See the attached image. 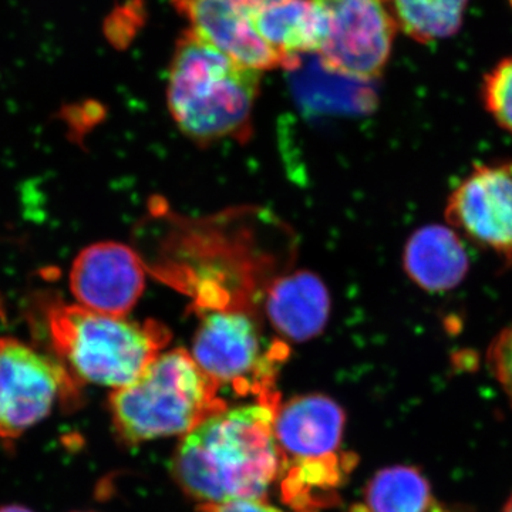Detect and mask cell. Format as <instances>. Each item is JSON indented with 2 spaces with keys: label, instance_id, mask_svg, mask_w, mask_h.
<instances>
[{
  "label": "cell",
  "instance_id": "6da1fadb",
  "mask_svg": "<svg viewBox=\"0 0 512 512\" xmlns=\"http://www.w3.org/2000/svg\"><path fill=\"white\" fill-rule=\"evenodd\" d=\"M279 406L227 407L185 434L171 464L181 490L198 505L264 500L281 468L274 431Z\"/></svg>",
  "mask_w": 512,
  "mask_h": 512
},
{
  "label": "cell",
  "instance_id": "7a4b0ae2",
  "mask_svg": "<svg viewBox=\"0 0 512 512\" xmlns=\"http://www.w3.org/2000/svg\"><path fill=\"white\" fill-rule=\"evenodd\" d=\"M261 72L242 66L190 29L175 45L167 100L185 136L198 143L241 137L251 126Z\"/></svg>",
  "mask_w": 512,
  "mask_h": 512
},
{
  "label": "cell",
  "instance_id": "3957f363",
  "mask_svg": "<svg viewBox=\"0 0 512 512\" xmlns=\"http://www.w3.org/2000/svg\"><path fill=\"white\" fill-rule=\"evenodd\" d=\"M346 416L323 394L293 397L276 410L274 431L282 501L293 512H319L338 503V491L356 467L343 448Z\"/></svg>",
  "mask_w": 512,
  "mask_h": 512
},
{
  "label": "cell",
  "instance_id": "277c9868",
  "mask_svg": "<svg viewBox=\"0 0 512 512\" xmlns=\"http://www.w3.org/2000/svg\"><path fill=\"white\" fill-rule=\"evenodd\" d=\"M109 407L117 437L137 446L185 436L228 404L191 353L178 348L161 353L136 382L114 390Z\"/></svg>",
  "mask_w": 512,
  "mask_h": 512
},
{
  "label": "cell",
  "instance_id": "5b68a950",
  "mask_svg": "<svg viewBox=\"0 0 512 512\" xmlns=\"http://www.w3.org/2000/svg\"><path fill=\"white\" fill-rule=\"evenodd\" d=\"M50 343L77 382L111 387L136 382L161 355L170 332L156 320L133 322L55 302L46 312Z\"/></svg>",
  "mask_w": 512,
  "mask_h": 512
},
{
  "label": "cell",
  "instance_id": "8992f818",
  "mask_svg": "<svg viewBox=\"0 0 512 512\" xmlns=\"http://www.w3.org/2000/svg\"><path fill=\"white\" fill-rule=\"evenodd\" d=\"M191 355L220 389L228 386L255 402L281 404L275 380L288 349L281 343L265 346L261 330L245 313L217 311L204 316Z\"/></svg>",
  "mask_w": 512,
  "mask_h": 512
},
{
  "label": "cell",
  "instance_id": "52a82bcc",
  "mask_svg": "<svg viewBox=\"0 0 512 512\" xmlns=\"http://www.w3.org/2000/svg\"><path fill=\"white\" fill-rule=\"evenodd\" d=\"M325 25L318 52L330 73L359 82L382 76L397 23L386 0H312Z\"/></svg>",
  "mask_w": 512,
  "mask_h": 512
},
{
  "label": "cell",
  "instance_id": "ba28073f",
  "mask_svg": "<svg viewBox=\"0 0 512 512\" xmlns=\"http://www.w3.org/2000/svg\"><path fill=\"white\" fill-rule=\"evenodd\" d=\"M79 384L52 357L18 339L0 338V439H19L57 402L79 399Z\"/></svg>",
  "mask_w": 512,
  "mask_h": 512
},
{
  "label": "cell",
  "instance_id": "9c48e42d",
  "mask_svg": "<svg viewBox=\"0 0 512 512\" xmlns=\"http://www.w3.org/2000/svg\"><path fill=\"white\" fill-rule=\"evenodd\" d=\"M446 220L512 264V163L477 164L448 197Z\"/></svg>",
  "mask_w": 512,
  "mask_h": 512
},
{
  "label": "cell",
  "instance_id": "30bf717a",
  "mask_svg": "<svg viewBox=\"0 0 512 512\" xmlns=\"http://www.w3.org/2000/svg\"><path fill=\"white\" fill-rule=\"evenodd\" d=\"M69 284L77 305L124 318L143 295L146 271L140 256L127 245L97 242L76 256Z\"/></svg>",
  "mask_w": 512,
  "mask_h": 512
},
{
  "label": "cell",
  "instance_id": "8fae6325",
  "mask_svg": "<svg viewBox=\"0 0 512 512\" xmlns=\"http://www.w3.org/2000/svg\"><path fill=\"white\" fill-rule=\"evenodd\" d=\"M190 30L242 66L256 72L289 67L256 32L249 0H173Z\"/></svg>",
  "mask_w": 512,
  "mask_h": 512
},
{
  "label": "cell",
  "instance_id": "7c38bea8",
  "mask_svg": "<svg viewBox=\"0 0 512 512\" xmlns=\"http://www.w3.org/2000/svg\"><path fill=\"white\" fill-rule=\"evenodd\" d=\"M403 266L413 284L424 291L446 292L466 279L470 259L456 229L427 225L407 241Z\"/></svg>",
  "mask_w": 512,
  "mask_h": 512
},
{
  "label": "cell",
  "instance_id": "4fadbf2b",
  "mask_svg": "<svg viewBox=\"0 0 512 512\" xmlns=\"http://www.w3.org/2000/svg\"><path fill=\"white\" fill-rule=\"evenodd\" d=\"M266 313L276 332L292 342L316 338L329 320L330 296L319 276L296 272L269 289Z\"/></svg>",
  "mask_w": 512,
  "mask_h": 512
},
{
  "label": "cell",
  "instance_id": "5bb4252c",
  "mask_svg": "<svg viewBox=\"0 0 512 512\" xmlns=\"http://www.w3.org/2000/svg\"><path fill=\"white\" fill-rule=\"evenodd\" d=\"M249 8L256 32L289 67L305 53L318 55L325 25L312 0H249Z\"/></svg>",
  "mask_w": 512,
  "mask_h": 512
},
{
  "label": "cell",
  "instance_id": "9a60e30c",
  "mask_svg": "<svg viewBox=\"0 0 512 512\" xmlns=\"http://www.w3.org/2000/svg\"><path fill=\"white\" fill-rule=\"evenodd\" d=\"M429 478L420 468H382L367 481L348 512H431L437 507Z\"/></svg>",
  "mask_w": 512,
  "mask_h": 512
},
{
  "label": "cell",
  "instance_id": "2e32d148",
  "mask_svg": "<svg viewBox=\"0 0 512 512\" xmlns=\"http://www.w3.org/2000/svg\"><path fill=\"white\" fill-rule=\"evenodd\" d=\"M471 0H389L397 28L419 43L456 35Z\"/></svg>",
  "mask_w": 512,
  "mask_h": 512
},
{
  "label": "cell",
  "instance_id": "e0dca14e",
  "mask_svg": "<svg viewBox=\"0 0 512 512\" xmlns=\"http://www.w3.org/2000/svg\"><path fill=\"white\" fill-rule=\"evenodd\" d=\"M481 100L495 123L512 134V56L500 60L485 74Z\"/></svg>",
  "mask_w": 512,
  "mask_h": 512
},
{
  "label": "cell",
  "instance_id": "ac0fdd59",
  "mask_svg": "<svg viewBox=\"0 0 512 512\" xmlns=\"http://www.w3.org/2000/svg\"><path fill=\"white\" fill-rule=\"evenodd\" d=\"M487 357L491 372L512 406V323L491 342Z\"/></svg>",
  "mask_w": 512,
  "mask_h": 512
},
{
  "label": "cell",
  "instance_id": "d6986e66",
  "mask_svg": "<svg viewBox=\"0 0 512 512\" xmlns=\"http://www.w3.org/2000/svg\"><path fill=\"white\" fill-rule=\"evenodd\" d=\"M200 512H284L265 500H238L224 504L198 505Z\"/></svg>",
  "mask_w": 512,
  "mask_h": 512
},
{
  "label": "cell",
  "instance_id": "ffe728a7",
  "mask_svg": "<svg viewBox=\"0 0 512 512\" xmlns=\"http://www.w3.org/2000/svg\"><path fill=\"white\" fill-rule=\"evenodd\" d=\"M0 512H33L28 510L26 507H22V505H8V507L0 508Z\"/></svg>",
  "mask_w": 512,
  "mask_h": 512
},
{
  "label": "cell",
  "instance_id": "44dd1931",
  "mask_svg": "<svg viewBox=\"0 0 512 512\" xmlns=\"http://www.w3.org/2000/svg\"><path fill=\"white\" fill-rule=\"evenodd\" d=\"M503 512H512V495L510 500L507 501V504H505Z\"/></svg>",
  "mask_w": 512,
  "mask_h": 512
},
{
  "label": "cell",
  "instance_id": "7402d4cb",
  "mask_svg": "<svg viewBox=\"0 0 512 512\" xmlns=\"http://www.w3.org/2000/svg\"><path fill=\"white\" fill-rule=\"evenodd\" d=\"M431 512H453V511H448V510H446V508H443V507H440V505H437V507L434 508V510Z\"/></svg>",
  "mask_w": 512,
  "mask_h": 512
},
{
  "label": "cell",
  "instance_id": "603a6c76",
  "mask_svg": "<svg viewBox=\"0 0 512 512\" xmlns=\"http://www.w3.org/2000/svg\"><path fill=\"white\" fill-rule=\"evenodd\" d=\"M386 2H387V5H389V0H386Z\"/></svg>",
  "mask_w": 512,
  "mask_h": 512
}]
</instances>
